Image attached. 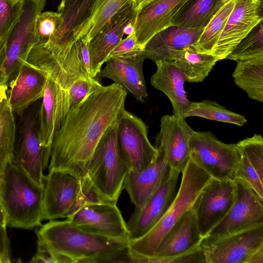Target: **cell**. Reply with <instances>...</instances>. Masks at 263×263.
Wrapping results in <instances>:
<instances>
[{
    "label": "cell",
    "instance_id": "obj_1",
    "mask_svg": "<svg viewBox=\"0 0 263 263\" xmlns=\"http://www.w3.org/2000/svg\"><path fill=\"white\" fill-rule=\"evenodd\" d=\"M127 92L114 83L89 94L70 109L54 135L49 171L68 172L83 180L88 162L101 138L124 109Z\"/></svg>",
    "mask_w": 263,
    "mask_h": 263
},
{
    "label": "cell",
    "instance_id": "obj_2",
    "mask_svg": "<svg viewBox=\"0 0 263 263\" xmlns=\"http://www.w3.org/2000/svg\"><path fill=\"white\" fill-rule=\"evenodd\" d=\"M37 240L71 262H128L127 239L84 230L67 219L49 220L36 231Z\"/></svg>",
    "mask_w": 263,
    "mask_h": 263
},
{
    "label": "cell",
    "instance_id": "obj_3",
    "mask_svg": "<svg viewBox=\"0 0 263 263\" xmlns=\"http://www.w3.org/2000/svg\"><path fill=\"white\" fill-rule=\"evenodd\" d=\"M181 182L175 199L161 219L142 237L129 241V262H143L153 256L166 234L193 205L211 179L191 159L182 172Z\"/></svg>",
    "mask_w": 263,
    "mask_h": 263
},
{
    "label": "cell",
    "instance_id": "obj_4",
    "mask_svg": "<svg viewBox=\"0 0 263 263\" xmlns=\"http://www.w3.org/2000/svg\"><path fill=\"white\" fill-rule=\"evenodd\" d=\"M44 186L40 185L11 161L1 174L0 198L7 225L31 229L42 225Z\"/></svg>",
    "mask_w": 263,
    "mask_h": 263
},
{
    "label": "cell",
    "instance_id": "obj_5",
    "mask_svg": "<svg viewBox=\"0 0 263 263\" xmlns=\"http://www.w3.org/2000/svg\"><path fill=\"white\" fill-rule=\"evenodd\" d=\"M117 123L118 121L107 129L98 143L85 178L102 200L114 203L124 189L129 171L118 148Z\"/></svg>",
    "mask_w": 263,
    "mask_h": 263
},
{
    "label": "cell",
    "instance_id": "obj_6",
    "mask_svg": "<svg viewBox=\"0 0 263 263\" xmlns=\"http://www.w3.org/2000/svg\"><path fill=\"white\" fill-rule=\"evenodd\" d=\"M203 238L194 211H187L166 234L152 257L144 262L205 263L200 245Z\"/></svg>",
    "mask_w": 263,
    "mask_h": 263
},
{
    "label": "cell",
    "instance_id": "obj_7",
    "mask_svg": "<svg viewBox=\"0 0 263 263\" xmlns=\"http://www.w3.org/2000/svg\"><path fill=\"white\" fill-rule=\"evenodd\" d=\"M189 146L190 159L212 179L233 181L240 156L236 144L224 143L211 132L194 131Z\"/></svg>",
    "mask_w": 263,
    "mask_h": 263
},
{
    "label": "cell",
    "instance_id": "obj_8",
    "mask_svg": "<svg viewBox=\"0 0 263 263\" xmlns=\"http://www.w3.org/2000/svg\"><path fill=\"white\" fill-rule=\"evenodd\" d=\"M82 180L61 170H52L45 177L43 220L67 218L89 200Z\"/></svg>",
    "mask_w": 263,
    "mask_h": 263
},
{
    "label": "cell",
    "instance_id": "obj_9",
    "mask_svg": "<svg viewBox=\"0 0 263 263\" xmlns=\"http://www.w3.org/2000/svg\"><path fill=\"white\" fill-rule=\"evenodd\" d=\"M24 65L48 74L67 90L78 79L91 77L80 60L76 40L61 49L37 43Z\"/></svg>",
    "mask_w": 263,
    "mask_h": 263
},
{
    "label": "cell",
    "instance_id": "obj_10",
    "mask_svg": "<svg viewBox=\"0 0 263 263\" xmlns=\"http://www.w3.org/2000/svg\"><path fill=\"white\" fill-rule=\"evenodd\" d=\"M46 3V0H24L20 18L6 39L4 72L8 82L16 76L32 48L39 42L36 21Z\"/></svg>",
    "mask_w": 263,
    "mask_h": 263
},
{
    "label": "cell",
    "instance_id": "obj_11",
    "mask_svg": "<svg viewBox=\"0 0 263 263\" xmlns=\"http://www.w3.org/2000/svg\"><path fill=\"white\" fill-rule=\"evenodd\" d=\"M117 138L120 154L129 170L145 168L158 155V151L149 141L144 122L125 108L118 120Z\"/></svg>",
    "mask_w": 263,
    "mask_h": 263
},
{
    "label": "cell",
    "instance_id": "obj_12",
    "mask_svg": "<svg viewBox=\"0 0 263 263\" xmlns=\"http://www.w3.org/2000/svg\"><path fill=\"white\" fill-rule=\"evenodd\" d=\"M234 182L236 197L233 205L203 241H210L263 224V201L242 180L235 178Z\"/></svg>",
    "mask_w": 263,
    "mask_h": 263
},
{
    "label": "cell",
    "instance_id": "obj_13",
    "mask_svg": "<svg viewBox=\"0 0 263 263\" xmlns=\"http://www.w3.org/2000/svg\"><path fill=\"white\" fill-rule=\"evenodd\" d=\"M205 263H250L263 248V224L210 241L201 245Z\"/></svg>",
    "mask_w": 263,
    "mask_h": 263
},
{
    "label": "cell",
    "instance_id": "obj_14",
    "mask_svg": "<svg viewBox=\"0 0 263 263\" xmlns=\"http://www.w3.org/2000/svg\"><path fill=\"white\" fill-rule=\"evenodd\" d=\"M236 197L233 181L211 178L196 199L193 209L204 238L227 215Z\"/></svg>",
    "mask_w": 263,
    "mask_h": 263
},
{
    "label": "cell",
    "instance_id": "obj_15",
    "mask_svg": "<svg viewBox=\"0 0 263 263\" xmlns=\"http://www.w3.org/2000/svg\"><path fill=\"white\" fill-rule=\"evenodd\" d=\"M116 203L103 201L86 202L67 219L86 231L109 238L129 240L126 223Z\"/></svg>",
    "mask_w": 263,
    "mask_h": 263
},
{
    "label": "cell",
    "instance_id": "obj_16",
    "mask_svg": "<svg viewBox=\"0 0 263 263\" xmlns=\"http://www.w3.org/2000/svg\"><path fill=\"white\" fill-rule=\"evenodd\" d=\"M262 3L236 0L235 5L211 54L226 59L236 45L263 20Z\"/></svg>",
    "mask_w": 263,
    "mask_h": 263
},
{
    "label": "cell",
    "instance_id": "obj_17",
    "mask_svg": "<svg viewBox=\"0 0 263 263\" xmlns=\"http://www.w3.org/2000/svg\"><path fill=\"white\" fill-rule=\"evenodd\" d=\"M21 136L15 145L11 162L36 183L44 186L43 171L49 165L50 156L42 146L38 134L37 120L33 115L23 119Z\"/></svg>",
    "mask_w": 263,
    "mask_h": 263
},
{
    "label": "cell",
    "instance_id": "obj_18",
    "mask_svg": "<svg viewBox=\"0 0 263 263\" xmlns=\"http://www.w3.org/2000/svg\"><path fill=\"white\" fill-rule=\"evenodd\" d=\"M45 74L47 80L39 112L37 126L40 143L50 156L53 137L61 127L70 108L68 90L50 75Z\"/></svg>",
    "mask_w": 263,
    "mask_h": 263
},
{
    "label": "cell",
    "instance_id": "obj_19",
    "mask_svg": "<svg viewBox=\"0 0 263 263\" xmlns=\"http://www.w3.org/2000/svg\"><path fill=\"white\" fill-rule=\"evenodd\" d=\"M194 130L185 118L174 115L163 116L155 147L161 151L171 169L182 173L190 159V139Z\"/></svg>",
    "mask_w": 263,
    "mask_h": 263
},
{
    "label": "cell",
    "instance_id": "obj_20",
    "mask_svg": "<svg viewBox=\"0 0 263 263\" xmlns=\"http://www.w3.org/2000/svg\"><path fill=\"white\" fill-rule=\"evenodd\" d=\"M179 174V172L171 169L167 178L144 206L140 210L135 209L126 222L129 241L144 236L163 216L176 197Z\"/></svg>",
    "mask_w": 263,
    "mask_h": 263
},
{
    "label": "cell",
    "instance_id": "obj_21",
    "mask_svg": "<svg viewBox=\"0 0 263 263\" xmlns=\"http://www.w3.org/2000/svg\"><path fill=\"white\" fill-rule=\"evenodd\" d=\"M137 12L134 0L127 2L100 30L87 44L91 77L98 76L114 48L120 42L124 30Z\"/></svg>",
    "mask_w": 263,
    "mask_h": 263
},
{
    "label": "cell",
    "instance_id": "obj_22",
    "mask_svg": "<svg viewBox=\"0 0 263 263\" xmlns=\"http://www.w3.org/2000/svg\"><path fill=\"white\" fill-rule=\"evenodd\" d=\"M155 160L145 168L129 170L124 183L135 209L142 208L153 194L168 177L171 168L162 152L159 150Z\"/></svg>",
    "mask_w": 263,
    "mask_h": 263
},
{
    "label": "cell",
    "instance_id": "obj_23",
    "mask_svg": "<svg viewBox=\"0 0 263 263\" xmlns=\"http://www.w3.org/2000/svg\"><path fill=\"white\" fill-rule=\"evenodd\" d=\"M187 0H153L137 12L134 32L143 48L156 33L172 26L175 15Z\"/></svg>",
    "mask_w": 263,
    "mask_h": 263
},
{
    "label": "cell",
    "instance_id": "obj_24",
    "mask_svg": "<svg viewBox=\"0 0 263 263\" xmlns=\"http://www.w3.org/2000/svg\"><path fill=\"white\" fill-rule=\"evenodd\" d=\"M146 59L142 53L125 57H110L106 66L98 73L102 78L112 80L128 90L139 101L147 96L143 73V64Z\"/></svg>",
    "mask_w": 263,
    "mask_h": 263
},
{
    "label": "cell",
    "instance_id": "obj_25",
    "mask_svg": "<svg viewBox=\"0 0 263 263\" xmlns=\"http://www.w3.org/2000/svg\"><path fill=\"white\" fill-rule=\"evenodd\" d=\"M46 80L42 71L24 65L9 83L7 97L13 112L21 115L31 104L42 98Z\"/></svg>",
    "mask_w": 263,
    "mask_h": 263
},
{
    "label": "cell",
    "instance_id": "obj_26",
    "mask_svg": "<svg viewBox=\"0 0 263 263\" xmlns=\"http://www.w3.org/2000/svg\"><path fill=\"white\" fill-rule=\"evenodd\" d=\"M236 145L240 156L236 178L246 183L263 201V138L255 134Z\"/></svg>",
    "mask_w": 263,
    "mask_h": 263
},
{
    "label": "cell",
    "instance_id": "obj_27",
    "mask_svg": "<svg viewBox=\"0 0 263 263\" xmlns=\"http://www.w3.org/2000/svg\"><path fill=\"white\" fill-rule=\"evenodd\" d=\"M156 64L157 70L151 77V84L170 99L173 115L184 118L191 101L184 88L186 82L184 73L172 61H160Z\"/></svg>",
    "mask_w": 263,
    "mask_h": 263
},
{
    "label": "cell",
    "instance_id": "obj_28",
    "mask_svg": "<svg viewBox=\"0 0 263 263\" xmlns=\"http://www.w3.org/2000/svg\"><path fill=\"white\" fill-rule=\"evenodd\" d=\"M204 28H184L170 26L155 34L143 51L145 58L155 63L166 61L168 51L193 46L200 37Z\"/></svg>",
    "mask_w": 263,
    "mask_h": 263
},
{
    "label": "cell",
    "instance_id": "obj_29",
    "mask_svg": "<svg viewBox=\"0 0 263 263\" xmlns=\"http://www.w3.org/2000/svg\"><path fill=\"white\" fill-rule=\"evenodd\" d=\"M93 3L94 0H62L58 7L62 18L61 25L54 37L44 44L61 49L74 41L73 32L89 17Z\"/></svg>",
    "mask_w": 263,
    "mask_h": 263
},
{
    "label": "cell",
    "instance_id": "obj_30",
    "mask_svg": "<svg viewBox=\"0 0 263 263\" xmlns=\"http://www.w3.org/2000/svg\"><path fill=\"white\" fill-rule=\"evenodd\" d=\"M166 61L173 62L182 71L186 82L198 83L208 76L219 59L212 54L199 52L190 46L170 50Z\"/></svg>",
    "mask_w": 263,
    "mask_h": 263
},
{
    "label": "cell",
    "instance_id": "obj_31",
    "mask_svg": "<svg viewBox=\"0 0 263 263\" xmlns=\"http://www.w3.org/2000/svg\"><path fill=\"white\" fill-rule=\"evenodd\" d=\"M225 4L223 0H187L172 21V26L204 28Z\"/></svg>",
    "mask_w": 263,
    "mask_h": 263
},
{
    "label": "cell",
    "instance_id": "obj_32",
    "mask_svg": "<svg viewBox=\"0 0 263 263\" xmlns=\"http://www.w3.org/2000/svg\"><path fill=\"white\" fill-rule=\"evenodd\" d=\"M232 77L248 96L263 102V55L237 62Z\"/></svg>",
    "mask_w": 263,
    "mask_h": 263
},
{
    "label": "cell",
    "instance_id": "obj_33",
    "mask_svg": "<svg viewBox=\"0 0 263 263\" xmlns=\"http://www.w3.org/2000/svg\"><path fill=\"white\" fill-rule=\"evenodd\" d=\"M130 0H94L89 17L73 32L75 40L88 44L105 24Z\"/></svg>",
    "mask_w": 263,
    "mask_h": 263
},
{
    "label": "cell",
    "instance_id": "obj_34",
    "mask_svg": "<svg viewBox=\"0 0 263 263\" xmlns=\"http://www.w3.org/2000/svg\"><path fill=\"white\" fill-rule=\"evenodd\" d=\"M16 140L14 113L8 99L0 103V175L11 161Z\"/></svg>",
    "mask_w": 263,
    "mask_h": 263
},
{
    "label": "cell",
    "instance_id": "obj_35",
    "mask_svg": "<svg viewBox=\"0 0 263 263\" xmlns=\"http://www.w3.org/2000/svg\"><path fill=\"white\" fill-rule=\"evenodd\" d=\"M189 117H201L239 126H243L247 122L243 116L227 109L214 101L209 100L201 102H191L184 116L185 118Z\"/></svg>",
    "mask_w": 263,
    "mask_h": 263
},
{
    "label": "cell",
    "instance_id": "obj_36",
    "mask_svg": "<svg viewBox=\"0 0 263 263\" xmlns=\"http://www.w3.org/2000/svg\"><path fill=\"white\" fill-rule=\"evenodd\" d=\"M236 0L226 3L204 28L198 41L192 47L197 51L211 54L233 10Z\"/></svg>",
    "mask_w": 263,
    "mask_h": 263
},
{
    "label": "cell",
    "instance_id": "obj_37",
    "mask_svg": "<svg viewBox=\"0 0 263 263\" xmlns=\"http://www.w3.org/2000/svg\"><path fill=\"white\" fill-rule=\"evenodd\" d=\"M263 55L262 21L233 49L226 59L236 62Z\"/></svg>",
    "mask_w": 263,
    "mask_h": 263
},
{
    "label": "cell",
    "instance_id": "obj_38",
    "mask_svg": "<svg viewBox=\"0 0 263 263\" xmlns=\"http://www.w3.org/2000/svg\"><path fill=\"white\" fill-rule=\"evenodd\" d=\"M24 0H0V38L6 40L18 21Z\"/></svg>",
    "mask_w": 263,
    "mask_h": 263
},
{
    "label": "cell",
    "instance_id": "obj_39",
    "mask_svg": "<svg viewBox=\"0 0 263 263\" xmlns=\"http://www.w3.org/2000/svg\"><path fill=\"white\" fill-rule=\"evenodd\" d=\"M62 22L61 14L58 12H41L36 21L38 43H48L58 32Z\"/></svg>",
    "mask_w": 263,
    "mask_h": 263
},
{
    "label": "cell",
    "instance_id": "obj_40",
    "mask_svg": "<svg viewBox=\"0 0 263 263\" xmlns=\"http://www.w3.org/2000/svg\"><path fill=\"white\" fill-rule=\"evenodd\" d=\"M103 87L95 78H81L76 81L68 91L70 108L79 105L88 95Z\"/></svg>",
    "mask_w": 263,
    "mask_h": 263
},
{
    "label": "cell",
    "instance_id": "obj_41",
    "mask_svg": "<svg viewBox=\"0 0 263 263\" xmlns=\"http://www.w3.org/2000/svg\"><path fill=\"white\" fill-rule=\"evenodd\" d=\"M143 48L139 45L134 31L128 35L114 48L109 58L125 57L142 53Z\"/></svg>",
    "mask_w": 263,
    "mask_h": 263
},
{
    "label": "cell",
    "instance_id": "obj_42",
    "mask_svg": "<svg viewBox=\"0 0 263 263\" xmlns=\"http://www.w3.org/2000/svg\"><path fill=\"white\" fill-rule=\"evenodd\" d=\"M30 262L64 263L71 262V261L67 257L53 252L44 243L37 240L36 252Z\"/></svg>",
    "mask_w": 263,
    "mask_h": 263
},
{
    "label": "cell",
    "instance_id": "obj_43",
    "mask_svg": "<svg viewBox=\"0 0 263 263\" xmlns=\"http://www.w3.org/2000/svg\"><path fill=\"white\" fill-rule=\"evenodd\" d=\"M10 247L6 228L0 226V263L11 262Z\"/></svg>",
    "mask_w": 263,
    "mask_h": 263
},
{
    "label": "cell",
    "instance_id": "obj_44",
    "mask_svg": "<svg viewBox=\"0 0 263 263\" xmlns=\"http://www.w3.org/2000/svg\"><path fill=\"white\" fill-rule=\"evenodd\" d=\"M76 43L80 60L87 73L91 76L90 72V57L87 44L80 39L76 40Z\"/></svg>",
    "mask_w": 263,
    "mask_h": 263
},
{
    "label": "cell",
    "instance_id": "obj_45",
    "mask_svg": "<svg viewBox=\"0 0 263 263\" xmlns=\"http://www.w3.org/2000/svg\"><path fill=\"white\" fill-rule=\"evenodd\" d=\"M7 54L6 40L0 38V85L8 84V81L5 76L4 67Z\"/></svg>",
    "mask_w": 263,
    "mask_h": 263
},
{
    "label": "cell",
    "instance_id": "obj_46",
    "mask_svg": "<svg viewBox=\"0 0 263 263\" xmlns=\"http://www.w3.org/2000/svg\"><path fill=\"white\" fill-rule=\"evenodd\" d=\"M0 226L6 228L7 226V217L6 213L0 198Z\"/></svg>",
    "mask_w": 263,
    "mask_h": 263
},
{
    "label": "cell",
    "instance_id": "obj_47",
    "mask_svg": "<svg viewBox=\"0 0 263 263\" xmlns=\"http://www.w3.org/2000/svg\"><path fill=\"white\" fill-rule=\"evenodd\" d=\"M8 90V85L3 84L0 85V103L4 100L8 99L7 91Z\"/></svg>",
    "mask_w": 263,
    "mask_h": 263
},
{
    "label": "cell",
    "instance_id": "obj_48",
    "mask_svg": "<svg viewBox=\"0 0 263 263\" xmlns=\"http://www.w3.org/2000/svg\"><path fill=\"white\" fill-rule=\"evenodd\" d=\"M153 0H134L135 10L137 12L143 6Z\"/></svg>",
    "mask_w": 263,
    "mask_h": 263
},
{
    "label": "cell",
    "instance_id": "obj_49",
    "mask_svg": "<svg viewBox=\"0 0 263 263\" xmlns=\"http://www.w3.org/2000/svg\"><path fill=\"white\" fill-rule=\"evenodd\" d=\"M230 1H231V0H223V2L226 4V3H228V2H229Z\"/></svg>",
    "mask_w": 263,
    "mask_h": 263
},
{
    "label": "cell",
    "instance_id": "obj_50",
    "mask_svg": "<svg viewBox=\"0 0 263 263\" xmlns=\"http://www.w3.org/2000/svg\"><path fill=\"white\" fill-rule=\"evenodd\" d=\"M259 1H260V2L262 3V0H258Z\"/></svg>",
    "mask_w": 263,
    "mask_h": 263
},
{
    "label": "cell",
    "instance_id": "obj_51",
    "mask_svg": "<svg viewBox=\"0 0 263 263\" xmlns=\"http://www.w3.org/2000/svg\"><path fill=\"white\" fill-rule=\"evenodd\" d=\"M0 182H1V175H0Z\"/></svg>",
    "mask_w": 263,
    "mask_h": 263
}]
</instances>
